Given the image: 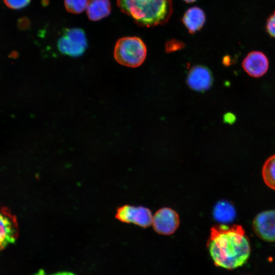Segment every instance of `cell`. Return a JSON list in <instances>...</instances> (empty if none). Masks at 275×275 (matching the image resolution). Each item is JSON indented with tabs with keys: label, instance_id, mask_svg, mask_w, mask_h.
Instances as JSON below:
<instances>
[{
	"label": "cell",
	"instance_id": "obj_21",
	"mask_svg": "<svg viewBox=\"0 0 275 275\" xmlns=\"http://www.w3.org/2000/svg\"><path fill=\"white\" fill-rule=\"evenodd\" d=\"M183 1L187 3H193L196 1L197 0H183Z\"/></svg>",
	"mask_w": 275,
	"mask_h": 275
},
{
	"label": "cell",
	"instance_id": "obj_18",
	"mask_svg": "<svg viewBox=\"0 0 275 275\" xmlns=\"http://www.w3.org/2000/svg\"><path fill=\"white\" fill-rule=\"evenodd\" d=\"M184 46V44L181 42L174 40H171L167 43L166 45V51L167 52H171L181 49Z\"/></svg>",
	"mask_w": 275,
	"mask_h": 275
},
{
	"label": "cell",
	"instance_id": "obj_5",
	"mask_svg": "<svg viewBox=\"0 0 275 275\" xmlns=\"http://www.w3.org/2000/svg\"><path fill=\"white\" fill-rule=\"evenodd\" d=\"M116 217L125 223H132L143 228L150 226L152 223L153 216L151 211L142 206L125 205L117 210Z\"/></svg>",
	"mask_w": 275,
	"mask_h": 275
},
{
	"label": "cell",
	"instance_id": "obj_20",
	"mask_svg": "<svg viewBox=\"0 0 275 275\" xmlns=\"http://www.w3.org/2000/svg\"><path fill=\"white\" fill-rule=\"evenodd\" d=\"M230 60L229 58L226 57L223 60V63L226 65L230 64Z\"/></svg>",
	"mask_w": 275,
	"mask_h": 275
},
{
	"label": "cell",
	"instance_id": "obj_7",
	"mask_svg": "<svg viewBox=\"0 0 275 275\" xmlns=\"http://www.w3.org/2000/svg\"><path fill=\"white\" fill-rule=\"evenodd\" d=\"M179 217L177 212L170 208L159 209L153 216L152 225L154 230L162 235H171L179 225Z\"/></svg>",
	"mask_w": 275,
	"mask_h": 275
},
{
	"label": "cell",
	"instance_id": "obj_14",
	"mask_svg": "<svg viewBox=\"0 0 275 275\" xmlns=\"http://www.w3.org/2000/svg\"><path fill=\"white\" fill-rule=\"evenodd\" d=\"M262 175L266 185L275 190V154L270 156L265 161Z\"/></svg>",
	"mask_w": 275,
	"mask_h": 275
},
{
	"label": "cell",
	"instance_id": "obj_13",
	"mask_svg": "<svg viewBox=\"0 0 275 275\" xmlns=\"http://www.w3.org/2000/svg\"><path fill=\"white\" fill-rule=\"evenodd\" d=\"M234 207L227 201H221L215 206L214 216L215 218L222 222H230L235 216Z\"/></svg>",
	"mask_w": 275,
	"mask_h": 275
},
{
	"label": "cell",
	"instance_id": "obj_12",
	"mask_svg": "<svg viewBox=\"0 0 275 275\" xmlns=\"http://www.w3.org/2000/svg\"><path fill=\"white\" fill-rule=\"evenodd\" d=\"M111 12L109 0H88L86 12L89 19L92 21L100 20L107 16Z\"/></svg>",
	"mask_w": 275,
	"mask_h": 275
},
{
	"label": "cell",
	"instance_id": "obj_11",
	"mask_svg": "<svg viewBox=\"0 0 275 275\" xmlns=\"http://www.w3.org/2000/svg\"><path fill=\"white\" fill-rule=\"evenodd\" d=\"M182 22L190 33H195L203 26L206 18L204 11L199 7L188 9L184 14Z\"/></svg>",
	"mask_w": 275,
	"mask_h": 275
},
{
	"label": "cell",
	"instance_id": "obj_6",
	"mask_svg": "<svg viewBox=\"0 0 275 275\" xmlns=\"http://www.w3.org/2000/svg\"><path fill=\"white\" fill-rule=\"evenodd\" d=\"M18 235L16 217L8 208L0 207V251L15 242Z\"/></svg>",
	"mask_w": 275,
	"mask_h": 275
},
{
	"label": "cell",
	"instance_id": "obj_2",
	"mask_svg": "<svg viewBox=\"0 0 275 275\" xmlns=\"http://www.w3.org/2000/svg\"><path fill=\"white\" fill-rule=\"evenodd\" d=\"M122 12L138 25L153 27L168 21L173 12L172 0H116Z\"/></svg>",
	"mask_w": 275,
	"mask_h": 275
},
{
	"label": "cell",
	"instance_id": "obj_16",
	"mask_svg": "<svg viewBox=\"0 0 275 275\" xmlns=\"http://www.w3.org/2000/svg\"><path fill=\"white\" fill-rule=\"evenodd\" d=\"M5 5L9 8L19 9L28 5L31 0H3Z\"/></svg>",
	"mask_w": 275,
	"mask_h": 275
},
{
	"label": "cell",
	"instance_id": "obj_9",
	"mask_svg": "<svg viewBox=\"0 0 275 275\" xmlns=\"http://www.w3.org/2000/svg\"><path fill=\"white\" fill-rule=\"evenodd\" d=\"M268 66L267 57L260 51H252L249 53L242 63L244 70L253 77L263 76L267 72Z\"/></svg>",
	"mask_w": 275,
	"mask_h": 275
},
{
	"label": "cell",
	"instance_id": "obj_8",
	"mask_svg": "<svg viewBox=\"0 0 275 275\" xmlns=\"http://www.w3.org/2000/svg\"><path fill=\"white\" fill-rule=\"evenodd\" d=\"M255 234L267 242H275V210H268L258 213L253 222Z\"/></svg>",
	"mask_w": 275,
	"mask_h": 275
},
{
	"label": "cell",
	"instance_id": "obj_10",
	"mask_svg": "<svg viewBox=\"0 0 275 275\" xmlns=\"http://www.w3.org/2000/svg\"><path fill=\"white\" fill-rule=\"evenodd\" d=\"M186 81L191 89L198 92H204L212 86L213 77L208 68L204 66L197 65L191 68Z\"/></svg>",
	"mask_w": 275,
	"mask_h": 275
},
{
	"label": "cell",
	"instance_id": "obj_17",
	"mask_svg": "<svg viewBox=\"0 0 275 275\" xmlns=\"http://www.w3.org/2000/svg\"><path fill=\"white\" fill-rule=\"evenodd\" d=\"M266 30L271 37L275 38V11L267 19Z\"/></svg>",
	"mask_w": 275,
	"mask_h": 275
},
{
	"label": "cell",
	"instance_id": "obj_4",
	"mask_svg": "<svg viewBox=\"0 0 275 275\" xmlns=\"http://www.w3.org/2000/svg\"><path fill=\"white\" fill-rule=\"evenodd\" d=\"M59 51L66 55L77 57L81 56L87 47L84 31L79 28L66 29L57 44Z\"/></svg>",
	"mask_w": 275,
	"mask_h": 275
},
{
	"label": "cell",
	"instance_id": "obj_15",
	"mask_svg": "<svg viewBox=\"0 0 275 275\" xmlns=\"http://www.w3.org/2000/svg\"><path fill=\"white\" fill-rule=\"evenodd\" d=\"M88 0H65L66 10L71 13L79 14L86 10Z\"/></svg>",
	"mask_w": 275,
	"mask_h": 275
},
{
	"label": "cell",
	"instance_id": "obj_3",
	"mask_svg": "<svg viewBox=\"0 0 275 275\" xmlns=\"http://www.w3.org/2000/svg\"><path fill=\"white\" fill-rule=\"evenodd\" d=\"M147 48L143 40L137 37H124L116 42L114 51V58L120 64L136 68L144 62Z\"/></svg>",
	"mask_w": 275,
	"mask_h": 275
},
{
	"label": "cell",
	"instance_id": "obj_1",
	"mask_svg": "<svg viewBox=\"0 0 275 275\" xmlns=\"http://www.w3.org/2000/svg\"><path fill=\"white\" fill-rule=\"evenodd\" d=\"M207 244L214 264L227 269L242 266L251 253L249 240L240 225L214 226Z\"/></svg>",
	"mask_w": 275,
	"mask_h": 275
},
{
	"label": "cell",
	"instance_id": "obj_19",
	"mask_svg": "<svg viewBox=\"0 0 275 275\" xmlns=\"http://www.w3.org/2000/svg\"><path fill=\"white\" fill-rule=\"evenodd\" d=\"M236 118L235 115L232 113H226L223 117V121L226 123L232 124L236 121Z\"/></svg>",
	"mask_w": 275,
	"mask_h": 275
}]
</instances>
